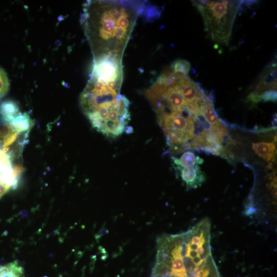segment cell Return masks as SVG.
<instances>
[{"instance_id":"7","label":"cell","mask_w":277,"mask_h":277,"mask_svg":"<svg viewBox=\"0 0 277 277\" xmlns=\"http://www.w3.org/2000/svg\"><path fill=\"white\" fill-rule=\"evenodd\" d=\"M252 148L255 153L267 161L274 159L275 146L274 143L258 142L252 144Z\"/></svg>"},{"instance_id":"9","label":"cell","mask_w":277,"mask_h":277,"mask_svg":"<svg viewBox=\"0 0 277 277\" xmlns=\"http://www.w3.org/2000/svg\"><path fill=\"white\" fill-rule=\"evenodd\" d=\"M0 277H25L23 267L17 261L0 265Z\"/></svg>"},{"instance_id":"8","label":"cell","mask_w":277,"mask_h":277,"mask_svg":"<svg viewBox=\"0 0 277 277\" xmlns=\"http://www.w3.org/2000/svg\"><path fill=\"white\" fill-rule=\"evenodd\" d=\"M172 160L175 166L186 168L193 167L203 162V160L199 156H195L191 151L184 152L180 159L172 156Z\"/></svg>"},{"instance_id":"1","label":"cell","mask_w":277,"mask_h":277,"mask_svg":"<svg viewBox=\"0 0 277 277\" xmlns=\"http://www.w3.org/2000/svg\"><path fill=\"white\" fill-rule=\"evenodd\" d=\"M142 14L148 18H157L161 10L138 1H86L81 23L93 60L104 56L123 58L137 19Z\"/></svg>"},{"instance_id":"13","label":"cell","mask_w":277,"mask_h":277,"mask_svg":"<svg viewBox=\"0 0 277 277\" xmlns=\"http://www.w3.org/2000/svg\"><path fill=\"white\" fill-rule=\"evenodd\" d=\"M124 131H125L128 133H130L132 132L133 129L131 127L126 126L125 128Z\"/></svg>"},{"instance_id":"12","label":"cell","mask_w":277,"mask_h":277,"mask_svg":"<svg viewBox=\"0 0 277 277\" xmlns=\"http://www.w3.org/2000/svg\"><path fill=\"white\" fill-rule=\"evenodd\" d=\"M261 101L273 102L276 101V89H271L264 92L260 96Z\"/></svg>"},{"instance_id":"6","label":"cell","mask_w":277,"mask_h":277,"mask_svg":"<svg viewBox=\"0 0 277 277\" xmlns=\"http://www.w3.org/2000/svg\"><path fill=\"white\" fill-rule=\"evenodd\" d=\"M18 105L12 101H5L0 103L1 121L9 122L21 113Z\"/></svg>"},{"instance_id":"5","label":"cell","mask_w":277,"mask_h":277,"mask_svg":"<svg viewBox=\"0 0 277 277\" xmlns=\"http://www.w3.org/2000/svg\"><path fill=\"white\" fill-rule=\"evenodd\" d=\"M182 180L188 189L196 188L205 181V175L197 164L193 167L183 168L175 166Z\"/></svg>"},{"instance_id":"11","label":"cell","mask_w":277,"mask_h":277,"mask_svg":"<svg viewBox=\"0 0 277 277\" xmlns=\"http://www.w3.org/2000/svg\"><path fill=\"white\" fill-rule=\"evenodd\" d=\"M9 82L6 73L0 67V98L5 96L9 89Z\"/></svg>"},{"instance_id":"4","label":"cell","mask_w":277,"mask_h":277,"mask_svg":"<svg viewBox=\"0 0 277 277\" xmlns=\"http://www.w3.org/2000/svg\"><path fill=\"white\" fill-rule=\"evenodd\" d=\"M203 17L205 31L213 41L228 45L233 24L242 1H194Z\"/></svg>"},{"instance_id":"2","label":"cell","mask_w":277,"mask_h":277,"mask_svg":"<svg viewBox=\"0 0 277 277\" xmlns=\"http://www.w3.org/2000/svg\"><path fill=\"white\" fill-rule=\"evenodd\" d=\"M210 235L202 231L188 234L177 243L181 256L169 265L155 263L151 277H220L212 255Z\"/></svg>"},{"instance_id":"3","label":"cell","mask_w":277,"mask_h":277,"mask_svg":"<svg viewBox=\"0 0 277 277\" xmlns=\"http://www.w3.org/2000/svg\"><path fill=\"white\" fill-rule=\"evenodd\" d=\"M123 78L121 73L112 69L92 70L80 98L85 115L115 105L122 96L120 91Z\"/></svg>"},{"instance_id":"10","label":"cell","mask_w":277,"mask_h":277,"mask_svg":"<svg viewBox=\"0 0 277 277\" xmlns=\"http://www.w3.org/2000/svg\"><path fill=\"white\" fill-rule=\"evenodd\" d=\"M170 67L175 72L188 75L191 68L190 63L185 60H177L171 65Z\"/></svg>"}]
</instances>
